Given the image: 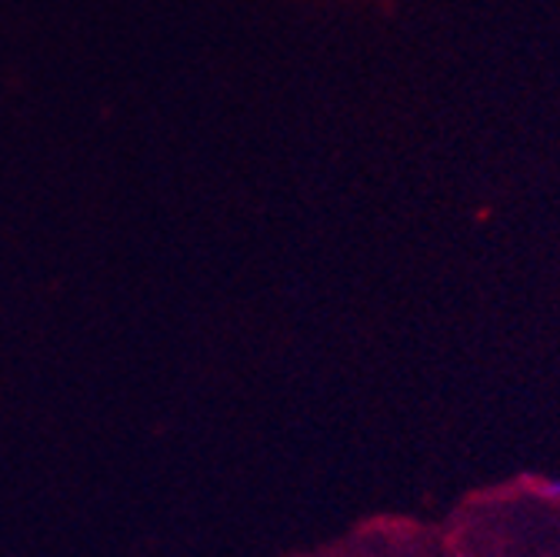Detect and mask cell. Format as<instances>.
<instances>
[{
	"label": "cell",
	"mask_w": 560,
	"mask_h": 557,
	"mask_svg": "<svg viewBox=\"0 0 560 557\" xmlns=\"http://www.w3.org/2000/svg\"><path fill=\"white\" fill-rule=\"evenodd\" d=\"M530 487L544 501H560V477H534Z\"/></svg>",
	"instance_id": "6da1fadb"
}]
</instances>
